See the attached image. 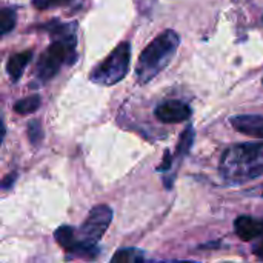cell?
Wrapping results in <instances>:
<instances>
[{
	"label": "cell",
	"instance_id": "cell-1",
	"mask_svg": "<svg viewBox=\"0 0 263 263\" xmlns=\"http://www.w3.org/2000/svg\"><path fill=\"white\" fill-rule=\"evenodd\" d=\"M52 35L54 42L43 51L37 60L35 74L42 82L51 80L62 68V65H72L77 60V37H76V23H59L55 28L46 25Z\"/></svg>",
	"mask_w": 263,
	"mask_h": 263
},
{
	"label": "cell",
	"instance_id": "cell-2",
	"mask_svg": "<svg viewBox=\"0 0 263 263\" xmlns=\"http://www.w3.org/2000/svg\"><path fill=\"white\" fill-rule=\"evenodd\" d=\"M225 182L240 185L263 176V143H240L228 148L220 159Z\"/></svg>",
	"mask_w": 263,
	"mask_h": 263
},
{
	"label": "cell",
	"instance_id": "cell-3",
	"mask_svg": "<svg viewBox=\"0 0 263 263\" xmlns=\"http://www.w3.org/2000/svg\"><path fill=\"white\" fill-rule=\"evenodd\" d=\"M180 45V37L176 31L166 29L159 34L140 54L136 76L139 83L151 82L157 74H160L168 63L173 60L177 48Z\"/></svg>",
	"mask_w": 263,
	"mask_h": 263
},
{
	"label": "cell",
	"instance_id": "cell-4",
	"mask_svg": "<svg viewBox=\"0 0 263 263\" xmlns=\"http://www.w3.org/2000/svg\"><path fill=\"white\" fill-rule=\"evenodd\" d=\"M129 62H131V43L122 42L111 51V54L103 62H100L91 71L89 79L91 82L103 86L116 85L128 74Z\"/></svg>",
	"mask_w": 263,
	"mask_h": 263
},
{
	"label": "cell",
	"instance_id": "cell-5",
	"mask_svg": "<svg viewBox=\"0 0 263 263\" xmlns=\"http://www.w3.org/2000/svg\"><path fill=\"white\" fill-rule=\"evenodd\" d=\"M111 222H112V210L108 205L94 206L79 230L77 242L85 247H97L99 240L103 237Z\"/></svg>",
	"mask_w": 263,
	"mask_h": 263
},
{
	"label": "cell",
	"instance_id": "cell-6",
	"mask_svg": "<svg viewBox=\"0 0 263 263\" xmlns=\"http://www.w3.org/2000/svg\"><path fill=\"white\" fill-rule=\"evenodd\" d=\"M154 114L163 123H180L190 119L191 108L180 100H166L156 108Z\"/></svg>",
	"mask_w": 263,
	"mask_h": 263
},
{
	"label": "cell",
	"instance_id": "cell-7",
	"mask_svg": "<svg viewBox=\"0 0 263 263\" xmlns=\"http://www.w3.org/2000/svg\"><path fill=\"white\" fill-rule=\"evenodd\" d=\"M231 125L236 131L254 137V139H263V116L259 114H242L236 116L231 120Z\"/></svg>",
	"mask_w": 263,
	"mask_h": 263
},
{
	"label": "cell",
	"instance_id": "cell-8",
	"mask_svg": "<svg viewBox=\"0 0 263 263\" xmlns=\"http://www.w3.org/2000/svg\"><path fill=\"white\" fill-rule=\"evenodd\" d=\"M234 231L243 242H251L263 236V219L240 216L234 222Z\"/></svg>",
	"mask_w": 263,
	"mask_h": 263
},
{
	"label": "cell",
	"instance_id": "cell-9",
	"mask_svg": "<svg viewBox=\"0 0 263 263\" xmlns=\"http://www.w3.org/2000/svg\"><path fill=\"white\" fill-rule=\"evenodd\" d=\"M32 60V49H26V51H20L17 54H12L9 59H8V63H6V71L11 77L12 82H17L25 68L28 66V63Z\"/></svg>",
	"mask_w": 263,
	"mask_h": 263
},
{
	"label": "cell",
	"instance_id": "cell-10",
	"mask_svg": "<svg viewBox=\"0 0 263 263\" xmlns=\"http://www.w3.org/2000/svg\"><path fill=\"white\" fill-rule=\"evenodd\" d=\"M54 239L55 242L68 253L71 251V248L77 243V237H76V233L74 230L69 227V225H62L55 230L54 233Z\"/></svg>",
	"mask_w": 263,
	"mask_h": 263
},
{
	"label": "cell",
	"instance_id": "cell-11",
	"mask_svg": "<svg viewBox=\"0 0 263 263\" xmlns=\"http://www.w3.org/2000/svg\"><path fill=\"white\" fill-rule=\"evenodd\" d=\"M40 96L39 94H32V96H28L25 99H20L17 100V103L14 105V111L17 114H22V116H26V114H32L34 111L39 109L40 106Z\"/></svg>",
	"mask_w": 263,
	"mask_h": 263
},
{
	"label": "cell",
	"instance_id": "cell-12",
	"mask_svg": "<svg viewBox=\"0 0 263 263\" xmlns=\"http://www.w3.org/2000/svg\"><path fill=\"white\" fill-rule=\"evenodd\" d=\"M145 260V254L140 251V250H136V248H123V250H119L111 262H122V263H139Z\"/></svg>",
	"mask_w": 263,
	"mask_h": 263
},
{
	"label": "cell",
	"instance_id": "cell-13",
	"mask_svg": "<svg viewBox=\"0 0 263 263\" xmlns=\"http://www.w3.org/2000/svg\"><path fill=\"white\" fill-rule=\"evenodd\" d=\"M17 15L11 8H0V37L6 35L15 28Z\"/></svg>",
	"mask_w": 263,
	"mask_h": 263
},
{
	"label": "cell",
	"instance_id": "cell-14",
	"mask_svg": "<svg viewBox=\"0 0 263 263\" xmlns=\"http://www.w3.org/2000/svg\"><path fill=\"white\" fill-rule=\"evenodd\" d=\"M193 140H194V129L191 126H188L183 133H182V137H180V142L177 145V157H182L185 154H188V151L191 149L193 146Z\"/></svg>",
	"mask_w": 263,
	"mask_h": 263
},
{
	"label": "cell",
	"instance_id": "cell-15",
	"mask_svg": "<svg viewBox=\"0 0 263 263\" xmlns=\"http://www.w3.org/2000/svg\"><path fill=\"white\" fill-rule=\"evenodd\" d=\"M28 139L32 145L40 143V140L43 139V129L39 120H32L28 123Z\"/></svg>",
	"mask_w": 263,
	"mask_h": 263
},
{
	"label": "cell",
	"instance_id": "cell-16",
	"mask_svg": "<svg viewBox=\"0 0 263 263\" xmlns=\"http://www.w3.org/2000/svg\"><path fill=\"white\" fill-rule=\"evenodd\" d=\"M72 0H32L34 8L37 9H51V8H57V6H65L68 3H71Z\"/></svg>",
	"mask_w": 263,
	"mask_h": 263
},
{
	"label": "cell",
	"instance_id": "cell-17",
	"mask_svg": "<svg viewBox=\"0 0 263 263\" xmlns=\"http://www.w3.org/2000/svg\"><path fill=\"white\" fill-rule=\"evenodd\" d=\"M15 179H17V173H11L8 174L2 182H0V190H11L12 185L15 183Z\"/></svg>",
	"mask_w": 263,
	"mask_h": 263
},
{
	"label": "cell",
	"instance_id": "cell-18",
	"mask_svg": "<svg viewBox=\"0 0 263 263\" xmlns=\"http://www.w3.org/2000/svg\"><path fill=\"white\" fill-rule=\"evenodd\" d=\"M5 134H6V128H5L3 122L0 120V145H2V142H3V139H5Z\"/></svg>",
	"mask_w": 263,
	"mask_h": 263
}]
</instances>
